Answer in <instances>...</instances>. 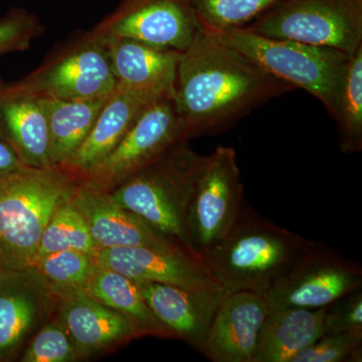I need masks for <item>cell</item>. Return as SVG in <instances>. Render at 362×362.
Listing matches in <instances>:
<instances>
[{"label": "cell", "mask_w": 362, "mask_h": 362, "mask_svg": "<svg viewBox=\"0 0 362 362\" xmlns=\"http://www.w3.org/2000/svg\"><path fill=\"white\" fill-rule=\"evenodd\" d=\"M295 88L202 30L176 70L173 101L187 141L232 127Z\"/></svg>", "instance_id": "obj_1"}, {"label": "cell", "mask_w": 362, "mask_h": 362, "mask_svg": "<svg viewBox=\"0 0 362 362\" xmlns=\"http://www.w3.org/2000/svg\"><path fill=\"white\" fill-rule=\"evenodd\" d=\"M245 204L235 225L204 261L226 292L263 295L313 244Z\"/></svg>", "instance_id": "obj_2"}, {"label": "cell", "mask_w": 362, "mask_h": 362, "mask_svg": "<svg viewBox=\"0 0 362 362\" xmlns=\"http://www.w3.org/2000/svg\"><path fill=\"white\" fill-rule=\"evenodd\" d=\"M76 183L59 168L23 166L0 173V273L33 268L47 221Z\"/></svg>", "instance_id": "obj_3"}, {"label": "cell", "mask_w": 362, "mask_h": 362, "mask_svg": "<svg viewBox=\"0 0 362 362\" xmlns=\"http://www.w3.org/2000/svg\"><path fill=\"white\" fill-rule=\"evenodd\" d=\"M204 157L189 141L176 143L111 194L121 206L195 255L188 235V214Z\"/></svg>", "instance_id": "obj_4"}, {"label": "cell", "mask_w": 362, "mask_h": 362, "mask_svg": "<svg viewBox=\"0 0 362 362\" xmlns=\"http://www.w3.org/2000/svg\"><path fill=\"white\" fill-rule=\"evenodd\" d=\"M206 32L274 77L295 89L306 90L323 104L332 118L334 117L338 93L351 54L296 40L264 37L250 32L245 26Z\"/></svg>", "instance_id": "obj_5"}, {"label": "cell", "mask_w": 362, "mask_h": 362, "mask_svg": "<svg viewBox=\"0 0 362 362\" xmlns=\"http://www.w3.org/2000/svg\"><path fill=\"white\" fill-rule=\"evenodd\" d=\"M16 84L37 96L52 99L109 96L117 83L109 62L106 37L94 30L71 35Z\"/></svg>", "instance_id": "obj_6"}, {"label": "cell", "mask_w": 362, "mask_h": 362, "mask_svg": "<svg viewBox=\"0 0 362 362\" xmlns=\"http://www.w3.org/2000/svg\"><path fill=\"white\" fill-rule=\"evenodd\" d=\"M245 28L352 54L362 45V0H280Z\"/></svg>", "instance_id": "obj_7"}, {"label": "cell", "mask_w": 362, "mask_h": 362, "mask_svg": "<svg viewBox=\"0 0 362 362\" xmlns=\"http://www.w3.org/2000/svg\"><path fill=\"white\" fill-rule=\"evenodd\" d=\"M237 153L218 146L204 156L188 214L192 251L204 259L225 239L246 204Z\"/></svg>", "instance_id": "obj_8"}, {"label": "cell", "mask_w": 362, "mask_h": 362, "mask_svg": "<svg viewBox=\"0 0 362 362\" xmlns=\"http://www.w3.org/2000/svg\"><path fill=\"white\" fill-rule=\"evenodd\" d=\"M181 141L187 140L183 136L173 97L161 98L143 111L108 156L76 180L111 192Z\"/></svg>", "instance_id": "obj_9"}, {"label": "cell", "mask_w": 362, "mask_h": 362, "mask_svg": "<svg viewBox=\"0 0 362 362\" xmlns=\"http://www.w3.org/2000/svg\"><path fill=\"white\" fill-rule=\"evenodd\" d=\"M362 268L327 245L314 242L264 293L269 310L323 308L361 288Z\"/></svg>", "instance_id": "obj_10"}, {"label": "cell", "mask_w": 362, "mask_h": 362, "mask_svg": "<svg viewBox=\"0 0 362 362\" xmlns=\"http://www.w3.org/2000/svg\"><path fill=\"white\" fill-rule=\"evenodd\" d=\"M97 264L127 276L135 282L148 281L175 286L218 305L226 294L204 259L185 249L113 247L95 254Z\"/></svg>", "instance_id": "obj_11"}, {"label": "cell", "mask_w": 362, "mask_h": 362, "mask_svg": "<svg viewBox=\"0 0 362 362\" xmlns=\"http://www.w3.org/2000/svg\"><path fill=\"white\" fill-rule=\"evenodd\" d=\"M93 30L180 52L202 32L192 0H120Z\"/></svg>", "instance_id": "obj_12"}, {"label": "cell", "mask_w": 362, "mask_h": 362, "mask_svg": "<svg viewBox=\"0 0 362 362\" xmlns=\"http://www.w3.org/2000/svg\"><path fill=\"white\" fill-rule=\"evenodd\" d=\"M58 309L59 298L33 269L0 273V361L13 358Z\"/></svg>", "instance_id": "obj_13"}, {"label": "cell", "mask_w": 362, "mask_h": 362, "mask_svg": "<svg viewBox=\"0 0 362 362\" xmlns=\"http://www.w3.org/2000/svg\"><path fill=\"white\" fill-rule=\"evenodd\" d=\"M70 201L82 214L100 250L113 247L185 249L152 228L137 214L121 206L111 192L106 190L88 187L77 181Z\"/></svg>", "instance_id": "obj_14"}, {"label": "cell", "mask_w": 362, "mask_h": 362, "mask_svg": "<svg viewBox=\"0 0 362 362\" xmlns=\"http://www.w3.org/2000/svg\"><path fill=\"white\" fill-rule=\"evenodd\" d=\"M265 298L252 291L226 292L207 329L202 352L214 362H252L268 316Z\"/></svg>", "instance_id": "obj_15"}, {"label": "cell", "mask_w": 362, "mask_h": 362, "mask_svg": "<svg viewBox=\"0 0 362 362\" xmlns=\"http://www.w3.org/2000/svg\"><path fill=\"white\" fill-rule=\"evenodd\" d=\"M166 96L117 84L85 141L59 168L77 180L115 148L150 104Z\"/></svg>", "instance_id": "obj_16"}, {"label": "cell", "mask_w": 362, "mask_h": 362, "mask_svg": "<svg viewBox=\"0 0 362 362\" xmlns=\"http://www.w3.org/2000/svg\"><path fill=\"white\" fill-rule=\"evenodd\" d=\"M58 314L65 323L81 361L140 337L129 319L84 291L59 298Z\"/></svg>", "instance_id": "obj_17"}, {"label": "cell", "mask_w": 362, "mask_h": 362, "mask_svg": "<svg viewBox=\"0 0 362 362\" xmlns=\"http://www.w3.org/2000/svg\"><path fill=\"white\" fill-rule=\"evenodd\" d=\"M0 137L23 165L52 168L49 127L40 98L16 83L0 82Z\"/></svg>", "instance_id": "obj_18"}, {"label": "cell", "mask_w": 362, "mask_h": 362, "mask_svg": "<svg viewBox=\"0 0 362 362\" xmlns=\"http://www.w3.org/2000/svg\"><path fill=\"white\" fill-rule=\"evenodd\" d=\"M105 37L117 84L173 96L180 52L127 37Z\"/></svg>", "instance_id": "obj_19"}, {"label": "cell", "mask_w": 362, "mask_h": 362, "mask_svg": "<svg viewBox=\"0 0 362 362\" xmlns=\"http://www.w3.org/2000/svg\"><path fill=\"white\" fill-rule=\"evenodd\" d=\"M145 301L171 338H177L202 352L207 329L218 305L175 286L140 281Z\"/></svg>", "instance_id": "obj_20"}, {"label": "cell", "mask_w": 362, "mask_h": 362, "mask_svg": "<svg viewBox=\"0 0 362 362\" xmlns=\"http://www.w3.org/2000/svg\"><path fill=\"white\" fill-rule=\"evenodd\" d=\"M323 308L287 307L269 312L252 362H292L323 337Z\"/></svg>", "instance_id": "obj_21"}, {"label": "cell", "mask_w": 362, "mask_h": 362, "mask_svg": "<svg viewBox=\"0 0 362 362\" xmlns=\"http://www.w3.org/2000/svg\"><path fill=\"white\" fill-rule=\"evenodd\" d=\"M108 97L88 100L40 97L49 127L52 168H59L77 151L89 135Z\"/></svg>", "instance_id": "obj_22"}, {"label": "cell", "mask_w": 362, "mask_h": 362, "mask_svg": "<svg viewBox=\"0 0 362 362\" xmlns=\"http://www.w3.org/2000/svg\"><path fill=\"white\" fill-rule=\"evenodd\" d=\"M84 292L100 303L129 319L140 337L171 338L143 297L137 283L110 269L98 267Z\"/></svg>", "instance_id": "obj_23"}, {"label": "cell", "mask_w": 362, "mask_h": 362, "mask_svg": "<svg viewBox=\"0 0 362 362\" xmlns=\"http://www.w3.org/2000/svg\"><path fill=\"white\" fill-rule=\"evenodd\" d=\"M339 132L343 153H358L362 149V45L350 56L333 117Z\"/></svg>", "instance_id": "obj_24"}, {"label": "cell", "mask_w": 362, "mask_h": 362, "mask_svg": "<svg viewBox=\"0 0 362 362\" xmlns=\"http://www.w3.org/2000/svg\"><path fill=\"white\" fill-rule=\"evenodd\" d=\"M98 267L95 255L64 251L37 258L32 269L59 299L70 293L84 291Z\"/></svg>", "instance_id": "obj_25"}, {"label": "cell", "mask_w": 362, "mask_h": 362, "mask_svg": "<svg viewBox=\"0 0 362 362\" xmlns=\"http://www.w3.org/2000/svg\"><path fill=\"white\" fill-rule=\"evenodd\" d=\"M99 250L90 235L84 218L73 206L69 197L59 204L47 221L40 238L37 259L45 255L64 251L95 255Z\"/></svg>", "instance_id": "obj_26"}, {"label": "cell", "mask_w": 362, "mask_h": 362, "mask_svg": "<svg viewBox=\"0 0 362 362\" xmlns=\"http://www.w3.org/2000/svg\"><path fill=\"white\" fill-rule=\"evenodd\" d=\"M280 0H192L202 30L220 32L243 28Z\"/></svg>", "instance_id": "obj_27"}, {"label": "cell", "mask_w": 362, "mask_h": 362, "mask_svg": "<svg viewBox=\"0 0 362 362\" xmlns=\"http://www.w3.org/2000/svg\"><path fill=\"white\" fill-rule=\"evenodd\" d=\"M81 361L77 349L61 317L45 323L30 338L21 362H74Z\"/></svg>", "instance_id": "obj_28"}, {"label": "cell", "mask_w": 362, "mask_h": 362, "mask_svg": "<svg viewBox=\"0 0 362 362\" xmlns=\"http://www.w3.org/2000/svg\"><path fill=\"white\" fill-rule=\"evenodd\" d=\"M362 334H325L300 352L292 362L361 361Z\"/></svg>", "instance_id": "obj_29"}, {"label": "cell", "mask_w": 362, "mask_h": 362, "mask_svg": "<svg viewBox=\"0 0 362 362\" xmlns=\"http://www.w3.org/2000/svg\"><path fill=\"white\" fill-rule=\"evenodd\" d=\"M44 32V25L35 14L23 8H11L0 18V56L26 51Z\"/></svg>", "instance_id": "obj_30"}, {"label": "cell", "mask_w": 362, "mask_h": 362, "mask_svg": "<svg viewBox=\"0 0 362 362\" xmlns=\"http://www.w3.org/2000/svg\"><path fill=\"white\" fill-rule=\"evenodd\" d=\"M323 330V335L349 332L362 334L361 288L325 307Z\"/></svg>", "instance_id": "obj_31"}, {"label": "cell", "mask_w": 362, "mask_h": 362, "mask_svg": "<svg viewBox=\"0 0 362 362\" xmlns=\"http://www.w3.org/2000/svg\"><path fill=\"white\" fill-rule=\"evenodd\" d=\"M20 159L13 150L1 137H0V173L23 168Z\"/></svg>", "instance_id": "obj_32"}]
</instances>
